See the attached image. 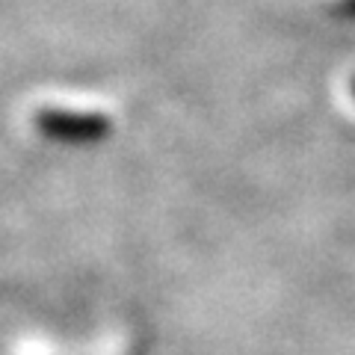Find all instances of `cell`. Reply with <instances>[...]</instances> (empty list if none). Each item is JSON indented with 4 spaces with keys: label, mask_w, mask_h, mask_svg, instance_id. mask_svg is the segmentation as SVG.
Wrapping results in <instances>:
<instances>
[{
    "label": "cell",
    "mask_w": 355,
    "mask_h": 355,
    "mask_svg": "<svg viewBox=\"0 0 355 355\" xmlns=\"http://www.w3.org/2000/svg\"><path fill=\"white\" fill-rule=\"evenodd\" d=\"M74 352H83V355H116L119 347L116 340H104V343H86V347H65V343H57L53 338H42V335H24L12 340L9 347V355H74Z\"/></svg>",
    "instance_id": "1"
}]
</instances>
